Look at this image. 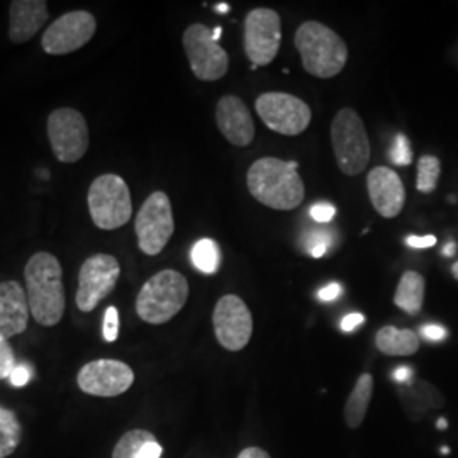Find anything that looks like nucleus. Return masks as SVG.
Listing matches in <instances>:
<instances>
[{"instance_id":"obj_15","label":"nucleus","mask_w":458,"mask_h":458,"mask_svg":"<svg viewBox=\"0 0 458 458\" xmlns=\"http://www.w3.org/2000/svg\"><path fill=\"white\" fill-rule=\"evenodd\" d=\"M134 382V372L121 360L100 358L80 368L76 384L80 390L95 398H116L128 390Z\"/></svg>"},{"instance_id":"obj_11","label":"nucleus","mask_w":458,"mask_h":458,"mask_svg":"<svg viewBox=\"0 0 458 458\" xmlns=\"http://www.w3.org/2000/svg\"><path fill=\"white\" fill-rule=\"evenodd\" d=\"M282 41V20L274 9L258 7L246 14L243 46L252 61V70L267 67L278 55Z\"/></svg>"},{"instance_id":"obj_32","label":"nucleus","mask_w":458,"mask_h":458,"mask_svg":"<svg viewBox=\"0 0 458 458\" xmlns=\"http://www.w3.org/2000/svg\"><path fill=\"white\" fill-rule=\"evenodd\" d=\"M31 375H33V372H31L29 366H26V364H18L16 368L12 370L9 381H11V384L14 385V387H24L31 381Z\"/></svg>"},{"instance_id":"obj_7","label":"nucleus","mask_w":458,"mask_h":458,"mask_svg":"<svg viewBox=\"0 0 458 458\" xmlns=\"http://www.w3.org/2000/svg\"><path fill=\"white\" fill-rule=\"evenodd\" d=\"M134 231L138 246L145 255L155 257L165 250L175 231L172 202L165 192H153L143 202L134 221Z\"/></svg>"},{"instance_id":"obj_27","label":"nucleus","mask_w":458,"mask_h":458,"mask_svg":"<svg viewBox=\"0 0 458 458\" xmlns=\"http://www.w3.org/2000/svg\"><path fill=\"white\" fill-rule=\"evenodd\" d=\"M330 243L331 235L326 229H311L304 238L306 250L314 258L325 257L330 250Z\"/></svg>"},{"instance_id":"obj_14","label":"nucleus","mask_w":458,"mask_h":458,"mask_svg":"<svg viewBox=\"0 0 458 458\" xmlns=\"http://www.w3.org/2000/svg\"><path fill=\"white\" fill-rule=\"evenodd\" d=\"M95 31L97 20L89 11H72L48 26L41 37V46L48 55H68L85 46Z\"/></svg>"},{"instance_id":"obj_1","label":"nucleus","mask_w":458,"mask_h":458,"mask_svg":"<svg viewBox=\"0 0 458 458\" xmlns=\"http://www.w3.org/2000/svg\"><path fill=\"white\" fill-rule=\"evenodd\" d=\"M24 278L28 304L35 321L41 326H56L65 314L63 269L60 260L48 252H37L28 260Z\"/></svg>"},{"instance_id":"obj_4","label":"nucleus","mask_w":458,"mask_h":458,"mask_svg":"<svg viewBox=\"0 0 458 458\" xmlns=\"http://www.w3.org/2000/svg\"><path fill=\"white\" fill-rule=\"evenodd\" d=\"M189 282L181 272L166 269L148 278L136 297V312L149 325H165L182 311Z\"/></svg>"},{"instance_id":"obj_20","label":"nucleus","mask_w":458,"mask_h":458,"mask_svg":"<svg viewBox=\"0 0 458 458\" xmlns=\"http://www.w3.org/2000/svg\"><path fill=\"white\" fill-rule=\"evenodd\" d=\"M164 448L147 430H131L116 443L112 458H162Z\"/></svg>"},{"instance_id":"obj_28","label":"nucleus","mask_w":458,"mask_h":458,"mask_svg":"<svg viewBox=\"0 0 458 458\" xmlns=\"http://www.w3.org/2000/svg\"><path fill=\"white\" fill-rule=\"evenodd\" d=\"M390 162L398 166L411 165V162H413L411 143H409V140L406 138V134H403V133H399L394 138V143H392V148H390Z\"/></svg>"},{"instance_id":"obj_13","label":"nucleus","mask_w":458,"mask_h":458,"mask_svg":"<svg viewBox=\"0 0 458 458\" xmlns=\"http://www.w3.org/2000/svg\"><path fill=\"white\" fill-rule=\"evenodd\" d=\"M214 334L222 349L239 351L245 349L253 334V317L245 301L228 293L222 295L213 312Z\"/></svg>"},{"instance_id":"obj_2","label":"nucleus","mask_w":458,"mask_h":458,"mask_svg":"<svg viewBox=\"0 0 458 458\" xmlns=\"http://www.w3.org/2000/svg\"><path fill=\"white\" fill-rule=\"evenodd\" d=\"M299 164L275 157L258 158L250 166L246 183L250 194L260 204L275 211H293L306 196L304 182L297 173Z\"/></svg>"},{"instance_id":"obj_30","label":"nucleus","mask_w":458,"mask_h":458,"mask_svg":"<svg viewBox=\"0 0 458 458\" xmlns=\"http://www.w3.org/2000/svg\"><path fill=\"white\" fill-rule=\"evenodd\" d=\"M102 334L106 341H116L117 334H119V312L114 308L109 306L104 314V325H102Z\"/></svg>"},{"instance_id":"obj_9","label":"nucleus","mask_w":458,"mask_h":458,"mask_svg":"<svg viewBox=\"0 0 458 458\" xmlns=\"http://www.w3.org/2000/svg\"><path fill=\"white\" fill-rule=\"evenodd\" d=\"M48 140L61 164H76L91 145L89 126L82 112L72 108L56 109L48 116Z\"/></svg>"},{"instance_id":"obj_5","label":"nucleus","mask_w":458,"mask_h":458,"mask_svg":"<svg viewBox=\"0 0 458 458\" xmlns=\"http://www.w3.org/2000/svg\"><path fill=\"white\" fill-rule=\"evenodd\" d=\"M331 143L338 168L349 175H360L370 162V143L362 117L350 108L338 110L331 123Z\"/></svg>"},{"instance_id":"obj_29","label":"nucleus","mask_w":458,"mask_h":458,"mask_svg":"<svg viewBox=\"0 0 458 458\" xmlns=\"http://www.w3.org/2000/svg\"><path fill=\"white\" fill-rule=\"evenodd\" d=\"M16 366L18 364H16L14 350L11 347L7 338L0 336V381L2 379H9Z\"/></svg>"},{"instance_id":"obj_43","label":"nucleus","mask_w":458,"mask_h":458,"mask_svg":"<svg viewBox=\"0 0 458 458\" xmlns=\"http://www.w3.org/2000/svg\"><path fill=\"white\" fill-rule=\"evenodd\" d=\"M438 426H440V430H445V428H446V422H445V420H440V422H438Z\"/></svg>"},{"instance_id":"obj_31","label":"nucleus","mask_w":458,"mask_h":458,"mask_svg":"<svg viewBox=\"0 0 458 458\" xmlns=\"http://www.w3.org/2000/svg\"><path fill=\"white\" fill-rule=\"evenodd\" d=\"M309 213H311L312 220L316 221V222L328 224V222H331V220L334 218L336 209H334V205L330 204V202H317V204L312 205L311 209H309Z\"/></svg>"},{"instance_id":"obj_6","label":"nucleus","mask_w":458,"mask_h":458,"mask_svg":"<svg viewBox=\"0 0 458 458\" xmlns=\"http://www.w3.org/2000/svg\"><path fill=\"white\" fill-rule=\"evenodd\" d=\"M87 202L93 224L104 231L125 226L133 216L128 183L116 173L97 177L89 187Z\"/></svg>"},{"instance_id":"obj_21","label":"nucleus","mask_w":458,"mask_h":458,"mask_svg":"<svg viewBox=\"0 0 458 458\" xmlns=\"http://www.w3.org/2000/svg\"><path fill=\"white\" fill-rule=\"evenodd\" d=\"M375 345L389 357H409L420 350V336L414 331L384 326L375 336Z\"/></svg>"},{"instance_id":"obj_3","label":"nucleus","mask_w":458,"mask_h":458,"mask_svg":"<svg viewBox=\"0 0 458 458\" xmlns=\"http://www.w3.org/2000/svg\"><path fill=\"white\" fill-rule=\"evenodd\" d=\"M304 70L317 78H333L349 61L347 43L328 26L317 20L302 22L293 37Z\"/></svg>"},{"instance_id":"obj_25","label":"nucleus","mask_w":458,"mask_h":458,"mask_svg":"<svg viewBox=\"0 0 458 458\" xmlns=\"http://www.w3.org/2000/svg\"><path fill=\"white\" fill-rule=\"evenodd\" d=\"M20 435L22 430L16 414L5 407H0V458L9 457L16 452Z\"/></svg>"},{"instance_id":"obj_34","label":"nucleus","mask_w":458,"mask_h":458,"mask_svg":"<svg viewBox=\"0 0 458 458\" xmlns=\"http://www.w3.org/2000/svg\"><path fill=\"white\" fill-rule=\"evenodd\" d=\"M406 243L411 246V248H416V250H422V248H431L437 245V237L433 235H428V237H407Z\"/></svg>"},{"instance_id":"obj_18","label":"nucleus","mask_w":458,"mask_h":458,"mask_svg":"<svg viewBox=\"0 0 458 458\" xmlns=\"http://www.w3.org/2000/svg\"><path fill=\"white\" fill-rule=\"evenodd\" d=\"M28 295L16 280L0 282V336L11 340L28 328Z\"/></svg>"},{"instance_id":"obj_16","label":"nucleus","mask_w":458,"mask_h":458,"mask_svg":"<svg viewBox=\"0 0 458 458\" xmlns=\"http://www.w3.org/2000/svg\"><path fill=\"white\" fill-rule=\"evenodd\" d=\"M366 190L375 211L385 218H398L406 204V189L396 170L389 166H375L368 172Z\"/></svg>"},{"instance_id":"obj_41","label":"nucleus","mask_w":458,"mask_h":458,"mask_svg":"<svg viewBox=\"0 0 458 458\" xmlns=\"http://www.w3.org/2000/svg\"><path fill=\"white\" fill-rule=\"evenodd\" d=\"M221 33H222V29H221V28H216V29L213 31V37H214V41H220Z\"/></svg>"},{"instance_id":"obj_19","label":"nucleus","mask_w":458,"mask_h":458,"mask_svg":"<svg viewBox=\"0 0 458 458\" xmlns=\"http://www.w3.org/2000/svg\"><path fill=\"white\" fill-rule=\"evenodd\" d=\"M9 39L12 43H26L37 35L50 18L44 0H14L9 5Z\"/></svg>"},{"instance_id":"obj_8","label":"nucleus","mask_w":458,"mask_h":458,"mask_svg":"<svg viewBox=\"0 0 458 458\" xmlns=\"http://www.w3.org/2000/svg\"><path fill=\"white\" fill-rule=\"evenodd\" d=\"M255 109L267 128L284 136H297L311 125V108L293 93L265 92L258 97Z\"/></svg>"},{"instance_id":"obj_17","label":"nucleus","mask_w":458,"mask_h":458,"mask_svg":"<svg viewBox=\"0 0 458 458\" xmlns=\"http://www.w3.org/2000/svg\"><path fill=\"white\" fill-rule=\"evenodd\" d=\"M216 125L221 134L235 147H248L255 138L253 117L237 95L221 97L216 106Z\"/></svg>"},{"instance_id":"obj_40","label":"nucleus","mask_w":458,"mask_h":458,"mask_svg":"<svg viewBox=\"0 0 458 458\" xmlns=\"http://www.w3.org/2000/svg\"><path fill=\"white\" fill-rule=\"evenodd\" d=\"M216 11H218V12H222V14H226V12L229 11V7H228L226 4H220V5H216Z\"/></svg>"},{"instance_id":"obj_26","label":"nucleus","mask_w":458,"mask_h":458,"mask_svg":"<svg viewBox=\"0 0 458 458\" xmlns=\"http://www.w3.org/2000/svg\"><path fill=\"white\" fill-rule=\"evenodd\" d=\"M441 164L440 160L433 155H424L418 162V179H416V189L422 194H431L440 179Z\"/></svg>"},{"instance_id":"obj_36","label":"nucleus","mask_w":458,"mask_h":458,"mask_svg":"<svg viewBox=\"0 0 458 458\" xmlns=\"http://www.w3.org/2000/svg\"><path fill=\"white\" fill-rule=\"evenodd\" d=\"M422 336L430 341H441L446 336V330L440 325H426L422 328Z\"/></svg>"},{"instance_id":"obj_39","label":"nucleus","mask_w":458,"mask_h":458,"mask_svg":"<svg viewBox=\"0 0 458 458\" xmlns=\"http://www.w3.org/2000/svg\"><path fill=\"white\" fill-rule=\"evenodd\" d=\"M455 250H457L455 243H448V245L445 246V250H443V255H445V257H454V255H455Z\"/></svg>"},{"instance_id":"obj_33","label":"nucleus","mask_w":458,"mask_h":458,"mask_svg":"<svg viewBox=\"0 0 458 458\" xmlns=\"http://www.w3.org/2000/svg\"><path fill=\"white\" fill-rule=\"evenodd\" d=\"M343 293V287L338 284V282H331L326 287H323L317 297L323 301V302H331V301H336L340 295Z\"/></svg>"},{"instance_id":"obj_10","label":"nucleus","mask_w":458,"mask_h":458,"mask_svg":"<svg viewBox=\"0 0 458 458\" xmlns=\"http://www.w3.org/2000/svg\"><path fill=\"white\" fill-rule=\"evenodd\" d=\"M183 50L194 75L202 82H216L228 74L229 56L201 22L190 24L182 37Z\"/></svg>"},{"instance_id":"obj_24","label":"nucleus","mask_w":458,"mask_h":458,"mask_svg":"<svg viewBox=\"0 0 458 458\" xmlns=\"http://www.w3.org/2000/svg\"><path fill=\"white\" fill-rule=\"evenodd\" d=\"M190 260L202 274L213 275L220 270V245L211 238H202L192 246Z\"/></svg>"},{"instance_id":"obj_22","label":"nucleus","mask_w":458,"mask_h":458,"mask_svg":"<svg viewBox=\"0 0 458 458\" xmlns=\"http://www.w3.org/2000/svg\"><path fill=\"white\" fill-rule=\"evenodd\" d=\"M372 392H374V377L370 374H362L353 387L343 411L345 422L351 430H357L366 420Z\"/></svg>"},{"instance_id":"obj_23","label":"nucleus","mask_w":458,"mask_h":458,"mask_svg":"<svg viewBox=\"0 0 458 458\" xmlns=\"http://www.w3.org/2000/svg\"><path fill=\"white\" fill-rule=\"evenodd\" d=\"M424 302V278L422 274L409 270L401 277L394 293V304L404 312L416 316Z\"/></svg>"},{"instance_id":"obj_42","label":"nucleus","mask_w":458,"mask_h":458,"mask_svg":"<svg viewBox=\"0 0 458 458\" xmlns=\"http://www.w3.org/2000/svg\"><path fill=\"white\" fill-rule=\"evenodd\" d=\"M452 275L458 280V261H455V263L452 265Z\"/></svg>"},{"instance_id":"obj_35","label":"nucleus","mask_w":458,"mask_h":458,"mask_svg":"<svg viewBox=\"0 0 458 458\" xmlns=\"http://www.w3.org/2000/svg\"><path fill=\"white\" fill-rule=\"evenodd\" d=\"M364 321H366L364 314H360V312H351V314L343 317V321H341V330L345 331V333H351V331L357 330Z\"/></svg>"},{"instance_id":"obj_12","label":"nucleus","mask_w":458,"mask_h":458,"mask_svg":"<svg viewBox=\"0 0 458 458\" xmlns=\"http://www.w3.org/2000/svg\"><path fill=\"white\" fill-rule=\"evenodd\" d=\"M121 275L117 258L109 253H95L87 258L78 272V291L75 295L76 308L91 312L109 295Z\"/></svg>"},{"instance_id":"obj_38","label":"nucleus","mask_w":458,"mask_h":458,"mask_svg":"<svg viewBox=\"0 0 458 458\" xmlns=\"http://www.w3.org/2000/svg\"><path fill=\"white\" fill-rule=\"evenodd\" d=\"M238 458H272L263 448H258V446H250V448H245Z\"/></svg>"},{"instance_id":"obj_37","label":"nucleus","mask_w":458,"mask_h":458,"mask_svg":"<svg viewBox=\"0 0 458 458\" xmlns=\"http://www.w3.org/2000/svg\"><path fill=\"white\" fill-rule=\"evenodd\" d=\"M394 381L401 385L411 384L413 381V370L409 366H399L394 370Z\"/></svg>"}]
</instances>
